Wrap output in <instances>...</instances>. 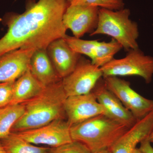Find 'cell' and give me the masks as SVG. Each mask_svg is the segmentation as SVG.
I'll use <instances>...</instances> for the list:
<instances>
[{"mask_svg":"<svg viewBox=\"0 0 153 153\" xmlns=\"http://www.w3.org/2000/svg\"><path fill=\"white\" fill-rule=\"evenodd\" d=\"M69 0L30 2L23 13L7 16V32L0 39V56L20 48L47 49L52 41L65 38L63 16Z\"/></svg>","mask_w":153,"mask_h":153,"instance_id":"1","label":"cell"},{"mask_svg":"<svg viewBox=\"0 0 153 153\" xmlns=\"http://www.w3.org/2000/svg\"><path fill=\"white\" fill-rule=\"evenodd\" d=\"M61 80L44 88L39 95L22 103L25 112L13 126L11 132L37 128L65 118L64 103L67 97Z\"/></svg>","mask_w":153,"mask_h":153,"instance_id":"2","label":"cell"},{"mask_svg":"<svg viewBox=\"0 0 153 153\" xmlns=\"http://www.w3.org/2000/svg\"><path fill=\"white\" fill-rule=\"evenodd\" d=\"M129 128L105 114L100 115L70 127L71 138L89 148L91 153L110 149Z\"/></svg>","mask_w":153,"mask_h":153,"instance_id":"3","label":"cell"},{"mask_svg":"<svg viewBox=\"0 0 153 153\" xmlns=\"http://www.w3.org/2000/svg\"><path fill=\"white\" fill-rule=\"evenodd\" d=\"M130 11L128 9L114 11L99 8L97 26L90 36H111L128 51L138 48V27L130 19Z\"/></svg>","mask_w":153,"mask_h":153,"instance_id":"4","label":"cell"},{"mask_svg":"<svg viewBox=\"0 0 153 153\" xmlns=\"http://www.w3.org/2000/svg\"><path fill=\"white\" fill-rule=\"evenodd\" d=\"M103 78L107 76H139L147 83L153 76V57L146 55L139 48L129 50L125 57L114 58L101 68Z\"/></svg>","mask_w":153,"mask_h":153,"instance_id":"5","label":"cell"},{"mask_svg":"<svg viewBox=\"0 0 153 153\" xmlns=\"http://www.w3.org/2000/svg\"><path fill=\"white\" fill-rule=\"evenodd\" d=\"M107 88L117 97L137 121L153 111V100L145 98L134 90L130 83L118 76L103 78Z\"/></svg>","mask_w":153,"mask_h":153,"instance_id":"6","label":"cell"},{"mask_svg":"<svg viewBox=\"0 0 153 153\" xmlns=\"http://www.w3.org/2000/svg\"><path fill=\"white\" fill-rule=\"evenodd\" d=\"M102 77L100 68L80 57L74 71L63 78L61 82L67 97L83 95L91 92Z\"/></svg>","mask_w":153,"mask_h":153,"instance_id":"7","label":"cell"},{"mask_svg":"<svg viewBox=\"0 0 153 153\" xmlns=\"http://www.w3.org/2000/svg\"><path fill=\"white\" fill-rule=\"evenodd\" d=\"M16 133L28 142L36 145H45L57 147L73 141L70 126L65 119L60 118L37 128Z\"/></svg>","mask_w":153,"mask_h":153,"instance_id":"8","label":"cell"},{"mask_svg":"<svg viewBox=\"0 0 153 153\" xmlns=\"http://www.w3.org/2000/svg\"><path fill=\"white\" fill-rule=\"evenodd\" d=\"M64 111L70 127L97 116L108 115L106 109L98 102L92 91L83 95L67 97Z\"/></svg>","mask_w":153,"mask_h":153,"instance_id":"9","label":"cell"},{"mask_svg":"<svg viewBox=\"0 0 153 153\" xmlns=\"http://www.w3.org/2000/svg\"><path fill=\"white\" fill-rule=\"evenodd\" d=\"M99 8L80 5H69L63 16V25L80 38L86 33H93L97 26Z\"/></svg>","mask_w":153,"mask_h":153,"instance_id":"10","label":"cell"},{"mask_svg":"<svg viewBox=\"0 0 153 153\" xmlns=\"http://www.w3.org/2000/svg\"><path fill=\"white\" fill-rule=\"evenodd\" d=\"M102 78L97 83L92 92L98 102L106 109L108 116L130 128L136 123L137 120L107 88Z\"/></svg>","mask_w":153,"mask_h":153,"instance_id":"11","label":"cell"},{"mask_svg":"<svg viewBox=\"0 0 153 153\" xmlns=\"http://www.w3.org/2000/svg\"><path fill=\"white\" fill-rule=\"evenodd\" d=\"M35 51L20 48L0 56V83L16 81L30 69V60Z\"/></svg>","mask_w":153,"mask_h":153,"instance_id":"12","label":"cell"},{"mask_svg":"<svg viewBox=\"0 0 153 153\" xmlns=\"http://www.w3.org/2000/svg\"><path fill=\"white\" fill-rule=\"evenodd\" d=\"M153 131V111L137 121L110 149L111 153H132Z\"/></svg>","mask_w":153,"mask_h":153,"instance_id":"13","label":"cell"},{"mask_svg":"<svg viewBox=\"0 0 153 153\" xmlns=\"http://www.w3.org/2000/svg\"><path fill=\"white\" fill-rule=\"evenodd\" d=\"M47 50L56 72L62 79L74 71L80 58V55L71 49L64 38L52 41Z\"/></svg>","mask_w":153,"mask_h":153,"instance_id":"14","label":"cell"},{"mask_svg":"<svg viewBox=\"0 0 153 153\" xmlns=\"http://www.w3.org/2000/svg\"><path fill=\"white\" fill-rule=\"evenodd\" d=\"M30 70L45 87L62 80L51 62L47 49H37L34 52L30 60Z\"/></svg>","mask_w":153,"mask_h":153,"instance_id":"15","label":"cell"},{"mask_svg":"<svg viewBox=\"0 0 153 153\" xmlns=\"http://www.w3.org/2000/svg\"><path fill=\"white\" fill-rule=\"evenodd\" d=\"M44 88L33 76L30 68L15 81L10 104L24 103L39 95Z\"/></svg>","mask_w":153,"mask_h":153,"instance_id":"16","label":"cell"},{"mask_svg":"<svg viewBox=\"0 0 153 153\" xmlns=\"http://www.w3.org/2000/svg\"><path fill=\"white\" fill-rule=\"evenodd\" d=\"M0 141L7 153H52V148L35 146L23 139L16 133L11 132Z\"/></svg>","mask_w":153,"mask_h":153,"instance_id":"17","label":"cell"},{"mask_svg":"<svg viewBox=\"0 0 153 153\" xmlns=\"http://www.w3.org/2000/svg\"><path fill=\"white\" fill-rule=\"evenodd\" d=\"M23 104H10L0 108V140L10 134L11 129L25 112Z\"/></svg>","mask_w":153,"mask_h":153,"instance_id":"18","label":"cell"},{"mask_svg":"<svg viewBox=\"0 0 153 153\" xmlns=\"http://www.w3.org/2000/svg\"><path fill=\"white\" fill-rule=\"evenodd\" d=\"M123 47L117 41L112 39L108 42H99L94 51L91 62L101 68L114 59V57Z\"/></svg>","mask_w":153,"mask_h":153,"instance_id":"19","label":"cell"},{"mask_svg":"<svg viewBox=\"0 0 153 153\" xmlns=\"http://www.w3.org/2000/svg\"><path fill=\"white\" fill-rule=\"evenodd\" d=\"M64 39L74 52L80 55H86L90 59L98 42L97 40H82L67 35Z\"/></svg>","mask_w":153,"mask_h":153,"instance_id":"20","label":"cell"},{"mask_svg":"<svg viewBox=\"0 0 153 153\" xmlns=\"http://www.w3.org/2000/svg\"><path fill=\"white\" fill-rule=\"evenodd\" d=\"M69 5H80L100 7L111 10L124 8L123 0H69Z\"/></svg>","mask_w":153,"mask_h":153,"instance_id":"21","label":"cell"},{"mask_svg":"<svg viewBox=\"0 0 153 153\" xmlns=\"http://www.w3.org/2000/svg\"><path fill=\"white\" fill-rule=\"evenodd\" d=\"M52 153H91L86 145L76 141L62 145L57 147L52 148Z\"/></svg>","mask_w":153,"mask_h":153,"instance_id":"22","label":"cell"},{"mask_svg":"<svg viewBox=\"0 0 153 153\" xmlns=\"http://www.w3.org/2000/svg\"><path fill=\"white\" fill-rule=\"evenodd\" d=\"M15 81L0 83V108L11 103Z\"/></svg>","mask_w":153,"mask_h":153,"instance_id":"23","label":"cell"},{"mask_svg":"<svg viewBox=\"0 0 153 153\" xmlns=\"http://www.w3.org/2000/svg\"><path fill=\"white\" fill-rule=\"evenodd\" d=\"M139 149L142 153H153V147L148 138L140 143Z\"/></svg>","mask_w":153,"mask_h":153,"instance_id":"24","label":"cell"},{"mask_svg":"<svg viewBox=\"0 0 153 153\" xmlns=\"http://www.w3.org/2000/svg\"><path fill=\"white\" fill-rule=\"evenodd\" d=\"M91 153H111L109 149H104Z\"/></svg>","mask_w":153,"mask_h":153,"instance_id":"25","label":"cell"},{"mask_svg":"<svg viewBox=\"0 0 153 153\" xmlns=\"http://www.w3.org/2000/svg\"><path fill=\"white\" fill-rule=\"evenodd\" d=\"M148 139L149 141L151 143H153V131L151 133L149 136L148 138Z\"/></svg>","mask_w":153,"mask_h":153,"instance_id":"26","label":"cell"},{"mask_svg":"<svg viewBox=\"0 0 153 153\" xmlns=\"http://www.w3.org/2000/svg\"><path fill=\"white\" fill-rule=\"evenodd\" d=\"M0 153H7L0 141Z\"/></svg>","mask_w":153,"mask_h":153,"instance_id":"27","label":"cell"},{"mask_svg":"<svg viewBox=\"0 0 153 153\" xmlns=\"http://www.w3.org/2000/svg\"><path fill=\"white\" fill-rule=\"evenodd\" d=\"M132 153H142L140 151L139 149V148H137L136 149L134 150V152H133Z\"/></svg>","mask_w":153,"mask_h":153,"instance_id":"28","label":"cell"}]
</instances>
